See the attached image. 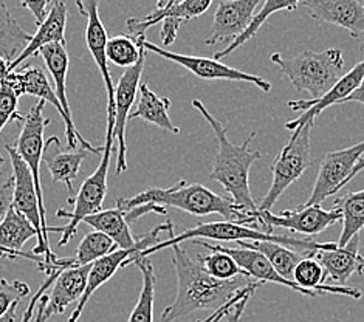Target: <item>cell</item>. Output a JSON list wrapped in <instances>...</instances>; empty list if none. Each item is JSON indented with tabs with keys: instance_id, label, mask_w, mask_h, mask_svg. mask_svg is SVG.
Instances as JSON below:
<instances>
[{
	"instance_id": "cell-4",
	"label": "cell",
	"mask_w": 364,
	"mask_h": 322,
	"mask_svg": "<svg viewBox=\"0 0 364 322\" xmlns=\"http://www.w3.org/2000/svg\"><path fill=\"white\" fill-rule=\"evenodd\" d=\"M273 63L289 77L298 92H307L311 101L321 100L341 80L344 72V58L341 50L327 48L323 51L302 50L291 58L281 53L272 55Z\"/></svg>"
},
{
	"instance_id": "cell-42",
	"label": "cell",
	"mask_w": 364,
	"mask_h": 322,
	"mask_svg": "<svg viewBox=\"0 0 364 322\" xmlns=\"http://www.w3.org/2000/svg\"><path fill=\"white\" fill-rule=\"evenodd\" d=\"M47 304H48V294H44L41 298V301L38 304V308H36V322H46L47 321L46 315H44Z\"/></svg>"
},
{
	"instance_id": "cell-8",
	"label": "cell",
	"mask_w": 364,
	"mask_h": 322,
	"mask_svg": "<svg viewBox=\"0 0 364 322\" xmlns=\"http://www.w3.org/2000/svg\"><path fill=\"white\" fill-rule=\"evenodd\" d=\"M44 101H36V104L28 110L27 115L23 117L22 121V130L21 135L17 138L14 149L21 155V159L27 164L34 188L38 193V202H39V214H41V223H42V236L44 240L50 245L48 234L50 231H60L58 228H50L47 222V210L44 202V193H42V180H41V163L44 160V130L50 124V119L44 117ZM63 232V231H60Z\"/></svg>"
},
{
	"instance_id": "cell-7",
	"label": "cell",
	"mask_w": 364,
	"mask_h": 322,
	"mask_svg": "<svg viewBox=\"0 0 364 322\" xmlns=\"http://www.w3.org/2000/svg\"><path fill=\"white\" fill-rule=\"evenodd\" d=\"M314 124L315 121H307L304 126L294 130L289 143L274 159L272 166V186L264 195L262 203L257 206V211L272 213V208L279 197L311 166L310 132Z\"/></svg>"
},
{
	"instance_id": "cell-19",
	"label": "cell",
	"mask_w": 364,
	"mask_h": 322,
	"mask_svg": "<svg viewBox=\"0 0 364 322\" xmlns=\"http://www.w3.org/2000/svg\"><path fill=\"white\" fill-rule=\"evenodd\" d=\"M92 265L87 267H72L60 273L55 284L51 285V293L48 294V304L46 307V319L63 315L68 306L73 302H80L87 286L89 273Z\"/></svg>"
},
{
	"instance_id": "cell-14",
	"label": "cell",
	"mask_w": 364,
	"mask_h": 322,
	"mask_svg": "<svg viewBox=\"0 0 364 322\" xmlns=\"http://www.w3.org/2000/svg\"><path fill=\"white\" fill-rule=\"evenodd\" d=\"M144 60H146V50L141 53L138 63L126 68L124 73L121 75L118 85L115 87V129L114 136L118 141L117 149V169L115 172L123 173L127 171V144H126V126L129 115L132 112V106L136 98V92L140 89V80L144 70Z\"/></svg>"
},
{
	"instance_id": "cell-10",
	"label": "cell",
	"mask_w": 364,
	"mask_h": 322,
	"mask_svg": "<svg viewBox=\"0 0 364 322\" xmlns=\"http://www.w3.org/2000/svg\"><path fill=\"white\" fill-rule=\"evenodd\" d=\"M140 45L147 51H152V53L159 55L164 59H169L172 63H176L181 67H185L188 72L196 75L197 77L205 81H237V82H250L256 85L257 89H261L264 92H270L272 90V84L265 81L264 77L245 73L242 70H237V68H232L227 64H223L222 60H218L214 58H203V56H189V55H180L174 53V51L164 50L155 43L146 41V38H141L136 41Z\"/></svg>"
},
{
	"instance_id": "cell-16",
	"label": "cell",
	"mask_w": 364,
	"mask_h": 322,
	"mask_svg": "<svg viewBox=\"0 0 364 322\" xmlns=\"http://www.w3.org/2000/svg\"><path fill=\"white\" fill-rule=\"evenodd\" d=\"M76 6L87 17V23H85V45H87L89 53L92 55L95 64L98 67L104 85H106L107 106H115V87L114 81H112L109 60L106 55L109 38L100 16V4L95 2V0H87V2H76Z\"/></svg>"
},
{
	"instance_id": "cell-43",
	"label": "cell",
	"mask_w": 364,
	"mask_h": 322,
	"mask_svg": "<svg viewBox=\"0 0 364 322\" xmlns=\"http://www.w3.org/2000/svg\"><path fill=\"white\" fill-rule=\"evenodd\" d=\"M344 102H360V104H363V106H364V80L360 84L358 89L355 90Z\"/></svg>"
},
{
	"instance_id": "cell-46",
	"label": "cell",
	"mask_w": 364,
	"mask_h": 322,
	"mask_svg": "<svg viewBox=\"0 0 364 322\" xmlns=\"http://www.w3.org/2000/svg\"><path fill=\"white\" fill-rule=\"evenodd\" d=\"M4 163H5V159L2 155H0V171H2V166H4Z\"/></svg>"
},
{
	"instance_id": "cell-32",
	"label": "cell",
	"mask_w": 364,
	"mask_h": 322,
	"mask_svg": "<svg viewBox=\"0 0 364 322\" xmlns=\"http://www.w3.org/2000/svg\"><path fill=\"white\" fill-rule=\"evenodd\" d=\"M132 264L140 268L143 285L140 296L135 307L129 316L127 322H154V299H155V273L154 265L149 257H140L136 256Z\"/></svg>"
},
{
	"instance_id": "cell-11",
	"label": "cell",
	"mask_w": 364,
	"mask_h": 322,
	"mask_svg": "<svg viewBox=\"0 0 364 322\" xmlns=\"http://www.w3.org/2000/svg\"><path fill=\"white\" fill-rule=\"evenodd\" d=\"M363 154L364 141L346 147V149L327 152L321 161L311 194L304 205L318 206L326 198L336 195L338 190L346 186V181H348L353 168L357 166V163L363 159Z\"/></svg>"
},
{
	"instance_id": "cell-21",
	"label": "cell",
	"mask_w": 364,
	"mask_h": 322,
	"mask_svg": "<svg viewBox=\"0 0 364 322\" xmlns=\"http://www.w3.org/2000/svg\"><path fill=\"white\" fill-rule=\"evenodd\" d=\"M315 259L324 267L332 281L344 285L355 273H364V257L360 254V236H355L348 245L333 249H319Z\"/></svg>"
},
{
	"instance_id": "cell-36",
	"label": "cell",
	"mask_w": 364,
	"mask_h": 322,
	"mask_svg": "<svg viewBox=\"0 0 364 322\" xmlns=\"http://www.w3.org/2000/svg\"><path fill=\"white\" fill-rule=\"evenodd\" d=\"M30 294V285L22 281L0 279V318H4L13 306H17Z\"/></svg>"
},
{
	"instance_id": "cell-29",
	"label": "cell",
	"mask_w": 364,
	"mask_h": 322,
	"mask_svg": "<svg viewBox=\"0 0 364 322\" xmlns=\"http://www.w3.org/2000/svg\"><path fill=\"white\" fill-rule=\"evenodd\" d=\"M240 248H251L255 251H259L264 254L270 264L274 267V269L279 273L282 277L289 281H293V273L294 268L298 267L302 259L307 257L309 254H314V252H302L291 249L287 247L277 245V243L272 242H237Z\"/></svg>"
},
{
	"instance_id": "cell-12",
	"label": "cell",
	"mask_w": 364,
	"mask_h": 322,
	"mask_svg": "<svg viewBox=\"0 0 364 322\" xmlns=\"http://www.w3.org/2000/svg\"><path fill=\"white\" fill-rule=\"evenodd\" d=\"M257 222L264 226V231L273 234V228H285L306 236H318L328 226L341 222L340 211H327L323 206H306L301 205L296 210L282 211L273 214L268 211H257Z\"/></svg>"
},
{
	"instance_id": "cell-27",
	"label": "cell",
	"mask_w": 364,
	"mask_h": 322,
	"mask_svg": "<svg viewBox=\"0 0 364 322\" xmlns=\"http://www.w3.org/2000/svg\"><path fill=\"white\" fill-rule=\"evenodd\" d=\"M211 6V0H183V2H174L171 0L169 13L161 21L160 38L164 47L174 43L177 33L181 25L202 16Z\"/></svg>"
},
{
	"instance_id": "cell-5",
	"label": "cell",
	"mask_w": 364,
	"mask_h": 322,
	"mask_svg": "<svg viewBox=\"0 0 364 322\" xmlns=\"http://www.w3.org/2000/svg\"><path fill=\"white\" fill-rule=\"evenodd\" d=\"M197 239H213L219 242H272L302 252H316L319 249H333L338 247V243H319L311 239H296L279 236V234H268L265 231H259L255 226H247L245 222H210L198 223L185 232L178 234V236L174 234L172 237L161 240L159 245L143 251L140 257H149L160 249L172 248L180 245L181 242Z\"/></svg>"
},
{
	"instance_id": "cell-47",
	"label": "cell",
	"mask_w": 364,
	"mask_h": 322,
	"mask_svg": "<svg viewBox=\"0 0 364 322\" xmlns=\"http://www.w3.org/2000/svg\"><path fill=\"white\" fill-rule=\"evenodd\" d=\"M4 257H8V256L5 254V252H2V251H0V259H4Z\"/></svg>"
},
{
	"instance_id": "cell-34",
	"label": "cell",
	"mask_w": 364,
	"mask_h": 322,
	"mask_svg": "<svg viewBox=\"0 0 364 322\" xmlns=\"http://www.w3.org/2000/svg\"><path fill=\"white\" fill-rule=\"evenodd\" d=\"M144 48L131 36H124V34H119V36L110 38L107 42L106 55L107 60L112 64L131 68L134 67L138 59H140Z\"/></svg>"
},
{
	"instance_id": "cell-31",
	"label": "cell",
	"mask_w": 364,
	"mask_h": 322,
	"mask_svg": "<svg viewBox=\"0 0 364 322\" xmlns=\"http://www.w3.org/2000/svg\"><path fill=\"white\" fill-rule=\"evenodd\" d=\"M299 6V2L298 0H267V2H264L261 11L256 13L253 16V19L250 21V23L247 25V28L242 31L239 36L231 41L230 45H227V48L222 50V51H218V53L214 55V59H223L230 56L232 51H236L240 45H244L245 42H248L251 38L256 36V33L262 28V25L267 22V19L270 16H273L274 13L277 11H285V10H296V8Z\"/></svg>"
},
{
	"instance_id": "cell-30",
	"label": "cell",
	"mask_w": 364,
	"mask_h": 322,
	"mask_svg": "<svg viewBox=\"0 0 364 322\" xmlns=\"http://www.w3.org/2000/svg\"><path fill=\"white\" fill-rule=\"evenodd\" d=\"M31 36L14 19L8 5L0 2V56L11 64L28 45Z\"/></svg>"
},
{
	"instance_id": "cell-9",
	"label": "cell",
	"mask_w": 364,
	"mask_h": 322,
	"mask_svg": "<svg viewBox=\"0 0 364 322\" xmlns=\"http://www.w3.org/2000/svg\"><path fill=\"white\" fill-rule=\"evenodd\" d=\"M161 232H168L169 237L174 236V225H172L171 220H168L164 225H160V226H157V228H154L152 231L138 237V240H140V245H138L136 248H134V249H119L118 248L114 252H110V254L97 260V262H95L90 268L89 281H87V286H85L84 296L81 298V301L76 304V307L72 311L70 318H68V322H77V319H80L82 315L85 306L89 304L92 294L97 291L101 285L109 282L112 277L115 276V273L119 268L131 265L132 260L136 256H140L143 251L159 245V243L161 242V239H160Z\"/></svg>"
},
{
	"instance_id": "cell-2",
	"label": "cell",
	"mask_w": 364,
	"mask_h": 322,
	"mask_svg": "<svg viewBox=\"0 0 364 322\" xmlns=\"http://www.w3.org/2000/svg\"><path fill=\"white\" fill-rule=\"evenodd\" d=\"M193 107L202 113L218 140V154L214 156L210 180L220 183L223 189L231 195V202L234 205L240 208L247 215L257 219V205L255 203L250 189V169L255 161L262 156L261 152L250 147L256 132H251L242 144H236L228 138L227 127L208 112L200 100H194Z\"/></svg>"
},
{
	"instance_id": "cell-39",
	"label": "cell",
	"mask_w": 364,
	"mask_h": 322,
	"mask_svg": "<svg viewBox=\"0 0 364 322\" xmlns=\"http://www.w3.org/2000/svg\"><path fill=\"white\" fill-rule=\"evenodd\" d=\"M13 195H14V178L11 176L2 186H0V223L4 222L8 211L11 210Z\"/></svg>"
},
{
	"instance_id": "cell-37",
	"label": "cell",
	"mask_w": 364,
	"mask_h": 322,
	"mask_svg": "<svg viewBox=\"0 0 364 322\" xmlns=\"http://www.w3.org/2000/svg\"><path fill=\"white\" fill-rule=\"evenodd\" d=\"M11 119L23 121L19 113V97L8 84L0 85V132Z\"/></svg>"
},
{
	"instance_id": "cell-45",
	"label": "cell",
	"mask_w": 364,
	"mask_h": 322,
	"mask_svg": "<svg viewBox=\"0 0 364 322\" xmlns=\"http://www.w3.org/2000/svg\"><path fill=\"white\" fill-rule=\"evenodd\" d=\"M364 169V156H363V159L357 163V166H355L353 168V171H352V173H350V176H349V178H348V181H346V185H349V183H350V180L353 178V177H357L358 176V173L361 172Z\"/></svg>"
},
{
	"instance_id": "cell-22",
	"label": "cell",
	"mask_w": 364,
	"mask_h": 322,
	"mask_svg": "<svg viewBox=\"0 0 364 322\" xmlns=\"http://www.w3.org/2000/svg\"><path fill=\"white\" fill-rule=\"evenodd\" d=\"M33 237L39 239V232L36 228L11 206L4 222L0 223V251L5 252L13 260L17 257H27L38 262V265H42L44 259L27 254V252L22 251V247Z\"/></svg>"
},
{
	"instance_id": "cell-25",
	"label": "cell",
	"mask_w": 364,
	"mask_h": 322,
	"mask_svg": "<svg viewBox=\"0 0 364 322\" xmlns=\"http://www.w3.org/2000/svg\"><path fill=\"white\" fill-rule=\"evenodd\" d=\"M82 223H87L95 231L106 234L115 242L119 249H134L140 245L138 237L135 239L126 220V213L117 205L114 210H101L97 214L85 217Z\"/></svg>"
},
{
	"instance_id": "cell-15",
	"label": "cell",
	"mask_w": 364,
	"mask_h": 322,
	"mask_svg": "<svg viewBox=\"0 0 364 322\" xmlns=\"http://www.w3.org/2000/svg\"><path fill=\"white\" fill-rule=\"evenodd\" d=\"M363 80H364V59L355 65L350 72L343 75L341 80L332 87V90L326 93L321 100L290 101L289 107L294 112H302V113L299 118L289 121V123L285 124V129L293 130L294 132V130H298L299 127L304 126L307 121H315L316 117H319L327 107L335 106V104H343L355 90L358 89Z\"/></svg>"
},
{
	"instance_id": "cell-20",
	"label": "cell",
	"mask_w": 364,
	"mask_h": 322,
	"mask_svg": "<svg viewBox=\"0 0 364 322\" xmlns=\"http://www.w3.org/2000/svg\"><path fill=\"white\" fill-rule=\"evenodd\" d=\"M65 28H67V5L64 2H53L46 22L39 25L38 31L33 34L28 45L23 48L22 53L10 64V73L17 68L23 67V63L28 58L38 55L41 48L51 43H63L65 45Z\"/></svg>"
},
{
	"instance_id": "cell-3",
	"label": "cell",
	"mask_w": 364,
	"mask_h": 322,
	"mask_svg": "<svg viewBox=\"0 0 364 322\" xmlns=\"http://www.w3.org/2000/svg\"><path fill=\"white\" fill-rule=\"evenodd\" d=\"M117 205L126 214L141 205H157L163 208H176L193 215L220 214L228 222H245L250 226L259 225L257 219L247 215L244 211L231 202V198L213 193L198 183H186L181 180L169 188H149L131 198H118Z\"/></svg>"
},
{
	"instance_id": "cell-26",
	"label": "cell",
	"mask_w": 364,
	"mask_h": 322,
	"mask_svg": "<svg viewBox=\"0 0 364 322\" xmlns=\"http://www.w3.org/2000/svg\"><path fill=\"white\" fill-rule=\"evenodd\" d=\"M140 97L135 109L129 115V119H144L146 123H151L163 130H168L171 134H180V129L172 123L169 117L171 100L166 97H159L157 93L152 92L147 84H140Z\"/></svg>"
},
{
	"instance_id": "cell-17",
	"label": "cell",
	"mask_w": 364,
	"mask_h": 322,
	"mask_svg": "<svg viewBox=\"0 0 364 322\" xmlns=\"http://www.w3.org/2000/svg\"><path fill=\"white\" fill-rule=\"evenodd\" d=\"M259 0H220L214 13L210 36L205 39L206 45H218L225 41H234L247 28L256 14Z\"/></svg>"
},
{
	"instance_id": "cell-44",
	"label": "cell",
	"mask_w": 364,
	"mask_h": 322,
	"mask_svg": "<svg viewBox=\"0 0 364 322\" xmlns=\"http://www.w3.org/2000/svg\"><path fill=\"white\" fill-rule=\"evenodd\" d=\"M8 75H10V63L0 56V85L6 81Z\"/></svg>"
},
{
	"instance_id": "cell-18",
	"label": "cell",
	"mask_w": 364,
	"mask_h": 322,
	"mask_svg": "<svg viewBox=\"0 0 364 322\" xmlns=\"http://www.w3.org/2000/svg\"><path fill=\"white\" fill-rule=\"evenodd\" d=\"M318 23L338 25L353 38L364 34V5L355 0H309L301 2Z\"/></svg>"
},
{
	"instance_id": "cell-24",
	"label": "cell",
	"mask_w": 364,
	"mask_h": 322,
	"mask_svg": "<svg viewBox=\"0 0 364 322\" xmlns=\"http://www.w3.org/2000/svg\"><path fill=\"white\" fill-rule=\"evenodd\" d=\"M87 154L89 152L85 149L63 151L59 146V138L51 136L46 143L44 149V160L47 163L51 178H53V181L63 183L72 193L73 181L76 180L77 173H80L82 161Z\"/></svg>"
},
{
	"instance_id": "cell-1",
	"label": "cell",
	"mask_w": 364,
	"mask_h": 322,
	"mask_svg": "<svg viewBox=\"0 0 364 322\" xmlns=\"http://www.w3.org/2000/svg\"><path fill=\"white\" fill-rule=\"evenodd\" d=\"M172 264L177 274V298L164 308L160 322H176L198 310H219L242 289L255 282L247 276L219 281L208 274L200 260H194L180 245L172 247Z\"/></svg>"
},
{
	"instance_id": "cell-38",
	"label": "cell",
	"mask_w": 364,
	"mask_h": 322,
	"mask_svg": "<svg viewBox=\"0 0 364 322\" xmlns=\"http://www.w3.org/2000/svg\"><path fill=\"white\" fill-rule=\"evenodd\" d=\"M63 272H64V269H55V272H51V273L46 277V281L42 282V285L39 286V290H38L36 293H34V296L30 299L27 308H25V311H23L21 322H31V319H33V316H34V313H36V308H38V304H39L41 298L47 293V290L50 289V286L55 284L56 277H58L60 273H63Z\"/></svg>"
},
{
	"instance_id": "cell-23",
	"label": "cell",
	"mask_w": 364,
	"mask_h": 322,
	"mask_svg": "<svg viewBox=\"0 0 364 322\" xmlns=\"http://www.w3.org/2000/svg\"><path fill=\"white\" fill-rule=\"evenodd\" d=\"M4 84H8L17 93V97L22 95H31L39 101L50 102L56 109L59 117L65 121V113L63 106L56 97V92L50 85V81L44 70L39 67H21L16 72L10 73Z\"/></svg>"
},
{
	"instance_id": "cell-13",
	"label": "cell",
	"mask_w": 364,
	"mask_h": 322,
	"mask_svg": "<svg viewBox=\"0 0 364 322\" xmlns=\"http://www.w3.org/2000/svg\"><path fill=\"white\" fill-rule=\"evenodd\" d=\"M38 55H41V58L44 59L48 72L51 76H53V81L56 84V97L65 113L64 126H65L68 149L76 151L77 141H80L82 144V149H85L87 152L97 154V155L102 154V149H98V147L90 144L80 132H77V129L73 123L70 104H68V98H67V73H68V65H70V59H68L65 45H63V43H51V45L41 48Z\"/></svg>"
},
{
	"instance_id": "cell-28",
	"label": "cell",
	"mask_w": 364,
	"mask_h": 322,
	"mask_svg": "<svg viewBox=\"0 0 364 322\" xmlns=\"http://www.w3.org/2000/svg\"><path fill=\"white\" fill-rule=\"evenodd\" d=\"M335 210L341 214L343 230L338 247L343 248L364 228V189L336 197Z\"/></svg>"
},
{
	"instance_id": "cell-33",
	"label": "cell",
	"mask_w": 364,
	"mask_h": 322,
	"mask_svg": "<svg viewBox=\"0 0 364 322\" xmlns=\"http://www.w3.org/2000/svg\"><path fill=\"white\" fill-rule=\"evenodd\" d=\"M115 249H118L115 242L107 237L106 234L98 231L87 232L80 242V245H77V249L75 252V267L93 265L97 260L110 254V252H114Z\"/></svg>"
},
{
	"instance_id": "cell-41",
	"label": "cell",
	"mask_w": 364,
	"mask_h": 322,
	"mask_svg": "<svg viewBox=\"0 0 364 322\" xmlns=\"http://www.w3.org/2000/svg\"><path fill=\"white\" fill-rule=\"evenodd\" d=\"M251 296H253V294H248V296H245V298L242 299L240 302H237L236 306H234V307L227 313V315H225L223 322H240L242 316H244L245 307H247V304H248Z\"/></svg>"
},
{
	"instance_id": "cell-6",
	"label": "cell",
	"mask_w": 364,
	"mask_h": 322,
	"mask_svg": "<svg viewBox=\"0 0 364 322\" xmlns=\"http://www.w3.org/2000/svg\"><path fill=\"white\" fill-rule=\"evenodd\" d=\"M114 129H115V106H107V129H106V143L102 147V159L98 164L97 171H95L90 177L84 180L82 186L77 190L75 198H68V203L75 206L72 213L64 211L59 208L56 211L58 217H65L68 222L63 232H60V239L58 242V247H64L70 242L77 231V226L82 223L85 217L92 214H97L101 211L104 198L107 194V176L110 168V159L114 154Z\"/></svg>"
},
{
	"instance_id": "cell-40",
	"label": "cell",
	"mask_w": 364,
	"mask_h": 322,
	"mask_svg": "<svg viewBox=\"0 0 364 322\" xmlns=\"http://www.w3.org/2000/svg\"><path fill=\"white\" fill-rule=\"evenodd\" d=\"M22 6L28 8V10L33 13L36 23L42 25L47 19V16H48L47 8L51 6V4L47 2V0H23Z\"/></svg>"
},
{
	"instance_id": "cell-35",
	"label": "cell",
	"mask_w": 364,
	"mask_h": 322,
	"mask_svg": "<svg viewBox=\"0 0 364 322\" xmlns=\"http://www.w3.org/2000/svg\"><path fill=\"white\" fill-rule=\"evenodd\" d=\"M210 251H211L210 254L198 256V260H200L205 272L210 276H213L214 279L232 281L239 276H245V273L242 272L239 265L234 262L232 257L218 249H210Z\"/></svg>"
}]
</instances>
